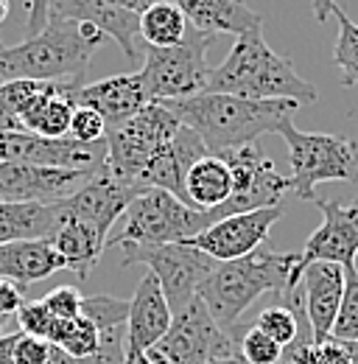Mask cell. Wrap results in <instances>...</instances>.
Segmentation results:
<instances>
[{"instance_id":"11","label":"cell","mask_w":358,"mask_h":364,"mask_svg":"<svg viewBox=\"0 0 358 364\" xmlns=\"http://www.w3.org/2000/svg\"><path fill=\"white\" fill-rule=\"evenodd\" d=\"M154 350H160L174 364H207L213 356L238 350V339L216 325L207 306L196 294L182 311L174 314L171 328Z\"/></svg>"},{"instance_id":"38","label":"cell","mask_w":358,"mask_h":364,"mask_svg":"<svg viewBox=\"0 0 358 364\" xmlns=\"http://www.w3.org/2000/svg\"><path fill=\"white\" fill-rule=\"evenodd\" d=\"M104 3L112 9H121V11H132V14H143L151 6V0H104Z\"/></svg>"},{"instance_id":"4","label":"cell","mask_w":358,"mask_h":364,"mask_svg":"<svg viewBox=\"0 0 358 364\" xmlns=\"http://www.w3.org/2000/svg\"><path fill=\"white\" fill-rule=\"evenodd\" d=\"M104 40L107 37L87 23L48 20L40 34L26 37L11 48L0 46V85L17 79L82 82Z\"/></svg>"},{"instance_id":"14","label":"cell","mask_w":358,"mask_h":364,"mask_svg":"<svg viewBox=\"0 0 358 364\" xmlns=\"http://www.w3.org/2000/svg\"><path fill=\"white\" fill-rule=\"evenodd\" d=\"M137 193H143V188H137L134 182H126L115 177L107 166L98 168L73 196L62 199V208L67 216L82 219L98 230L104 238H109V232L115 230L118 219L126 213L129 202Z\"/></svg>"},{"instance_id":"8","label":"cell","mask_w":358,"mask_h":364,"mask_svg":"<svg viewBox=\"0 0 358 364\" xmlns=\"http://www.w3.org/2000/svg\"><path fill=\"white\" fill-rule=\"evenodd\" d=\"M182 121L166 104H148L129 121L109 127L104 135L107 146V168L126 182L140 188V174L148 160L179 132Z\"/></svg>"},{"instance_id":"16","label":"cell","mask_w":358,"mask_h":364,"mask_svg":"<svg viewBox=\"0 0 358 364\" xmlns=\"http://www.w3.org/2000/svg\"><path fill=\"white\" fill-rule=\"evenodd\" d=\"M92 174L70 168H45L28 163H0V199L6 202H62Z\"/></svg>"},{"instance_id":"10","label":"cell","mask_w":358,"mask_h":364,"mask_svg":"<svg viewBox=\"0 0 358 364\" xmlns=\"http://www.w3.org/2000/svg\"><path fill=\"white\" fill-rule=\"evenodd\" d=\"M222 157L232 171V196L224 202L222 208L207 210L210 225L224 219V216H232V213H246V210L283 205V196L291 191V182L274 168V163L255 143L229 149Z\"/></svg>"},{"instance_id":"36","label":"cell","mask_w":358,"mask_h":364,"mask_svg":"<svg viewBox=\"0 0 358 364\" xmlns=\"http://www.w3.org/2000/svg\"><path fill=\"white\" fill-rule=\"evenodd\" d=\"M23 303H26V291L17 283L0 277V317H14Z\"/></svg>"},{"instance_id":"40","label":"cell","mask_w":358,"mask_h":364,"mask_svg":"<svg viewBox=\"0 0 358 364\" xmlns=\"http://www.w3.org/2000/svg\"><path fill=\"white\" fill-rule=\"evenodd\" d=\"M17 336H20V331H14V333H3V336H0V364H14L11 362V350H14Z\"/></svg>"},{"instance_id":"6","label":"cell","mask_w":358,"mask_h":364,"mask_svg":"<svg viewBox=\"0 0 358 364\" xmlns=\"http://www.w3.org/2000/svg\"><path fill=\"white\" fill-rule=\"evenodd\" d=\"M277 135L288 146L291 163V191L313 202V191L322 182H356L358 180V140L330 132H303L286 118L277 127Z\"/></svg>"},{"instance_id":"31","label":"cell","mask_w":358,"mask_h":364,"mask_svg":"<svg viewBox=\"0 0 358 364\" xmlns=\"http://www.w3.org/2000/svg\"><path fill=\"white\" fill-rule=\"evenodd\" d=\"M14 317H17V325H20L23 333L45 339V342H53V336L59 331V319L45 309L43 300H26Z\"/></svg>"},{"instance_id":"26","label":"cell","mask_w":358,"mask_h":364,"mask_svg":"<svg viewBox=\"0 0 358 364\" xmlns=\"http://www.w3.org/2000/svg\"><path fill=\"white\" fill-rule=\"evenodd\" d=\"M185 196H188V205L196 210L222 208L232 196V171L224 163L222 154H205L188 168Z\"/></svg>"},{"instance_id":"21","label":"cell","mask_w":358,"mask_h":364,"mask_svg":"<svg viewBox=\"0 0 358 364\" xmlns=\"http://www.w3.org/2000/svg\"><path fill=\"white\" fill-rule=\"evenodd\" d=\"M207 154V149L202 146L199 135L188 127H179V132L151 160L148 166L143 168L140 174V188H160V191H168L174 193L179 202L188 205V196H185V177H188V168L202 160ZM190 208V205H188Z\"/></svg>"},{"instance_id":"41","label":"cell","mask_w":358,"mask_h":364,"mask_svg":"<svg viewBox=\"0 0 358 364\" xmlns=\"http://www.w3.org/2000/svg\"><path fill=\"white\" fill-rule=\"evenodd\" d=\"M207 364H246L244 362V356H241V350H232V353H222V356H213Z\"/></svg>"},{"instance_id":"34","label":"cell","mask_w":358,"mask_h":364,"mask_svg":"<svg viewBox=\"0 0 358 364\" xmlns=\"http://www.w3.org/2000/svg\"><path fill=\"white\" fill-rule=\"evenodd\" d=\"M45 309L59 319V322H67V319H76L82 314V306H85V294L76 289V286H59L53 291H48L43 297Z\"/></svg>"},{"instance_id":"9","label":"cell","mask_w":358,"mask_h":364,"mask_svg":"<svg viewBox=\"0 0 358 364\" xmlns=\"http://www.w3.org/2000/svg\"><path fill=\"white\" fill-rule=\"evenodd\" d=\"M121 252H124V261H121L124 267L143 264L157 277L171 314L182 311L199 294L202 280L216 267L213 258H207L205 252L193 250L185 241L163 244V247H121Z\"/></svg>"},{"instance_id":"15","label":"cell","mask_w":358,"mask_h":364,"mask_svg":"<svg viewBox=\"0 0 358 364\" xmlns=\"http://www.w3.org/2000/svg\"><path fill=\"white\" fill-rule=\"evenodd\" d=\"M313 202L322 210V225L313 230L311 238L305 241V247L300 252V264H297L300 274L313 261L339 264L345 272L356 269L358 213H353L342 202H325V199H313Z\"/></svg>"},{"instance_id":"45","label":"cell","mask_w":358,"mask_h":364,"mask_svg":"<svg viewBox=\"0 0 358 364\" xmlns=\"http://www.w3.org/2000/svg\"><path fill=\"white\" fill-rule=\"evenodd\" d=\"M134 364H151V362H148V359H146V356H143V359H137V362H134Z\"/></svg>"},{"instance_id":"13","label":"cell","mask_w":358,"mask_h":364,"mask_svg":"<svg viewBox=\"0 0 358 364\" xmlns=\"http://www.w3.org/2000/svg\"><path fill=\"white\" fill-rule=\"evenodd\" d=\"M283 213H286V205L232 213V216L213 222L199 235L188 238L185 244H190L193 250L205 252L213 261H235V258H244V255L255 252L258 247H264L271 228L283 219Z\"/></svg>"},{"instance_id":"23","label":"cell","mask_w":358,"mask_h":364,"mask_svg":"<svg viewBox=\"0 0 358 364\" xmlns=\"http://www.w3.org/2000/svg\"><path fill=\"white\" fill-rule=\"evenodd\" d=\"M62 269L65 261L56 255L48 238L0 244V277L17 283L20 289H26L28 283H40Z\"/></svg>"},{"instance_id":"2","label":"cell","mask_w":358,"mask_h":364,"mask_svg":"<svg viewBox=\"0 0 358 364\" xmlns=\"http://www.w3.org/2000/svg\"><path fill=\"white\" fill-rule=\"evenodd\" d=\"M300 252H274L266 244L255 252L216 261L210 274L199 286V300L207 306L216 325L235 336L241 314L264 294H283L286 289L300 283Z\"/></svg>"},{"instance_id":"42","label":"cell","mask_w":358,"mask_h":364,"mask_svg":"<svg viewBox=\"0 0 358 364\" xmlns=\"http://www.w3.org/2000/svg\"><path fill=\"white\" fill-rule=\"evenodd\" d=\"M146 359H148L151 364H174V362H168V359H166V356H163L160 350H154V348H151V350L146 353Z\"/></svg>"},{"instance_id":"1","label":"cell","mask_w":358,"mask_h":364,"mask_svg":"<svg viewBox=\"0 0 358 364\" xmlns=\"http://www.w3.org/2000/svg\"><path fill=\"white\" fill-rule=\"evenodd\" d=\"M182 127L193 129L207 154H224L238 146H249L261 135L277 132V127L297 112V101L274 98L252 101L227 92H199L179 101H163Z\"/></svg>"},{"instance_id":"27","label":"cell","mask_w":358,"mask_h":364,"mask_svg":"<svg viewBox=\"0 0 358 364\" xmlns=\"http://www.w3.org/2000/svg\"><path fill=\"white\" fill-rule=\"evenodd\" d=\"M190 34V23L177 9L174 0H151V6L140 14V40L148 48L182 46Z\"/></svg>"},{"instance_id":"37","label":"cell","mask_w":358,"mask_h":364,"mask_svg":"<svg viewBox=\"0 0 358 364\" xmlns=\"http://www.w3.org/2000/svg\"><path fill=\"white\" fill-rule=\"evenodd\" d=\"M28 9V20H26V28H28V37L40 34L48 23V0H28L26 3Z\"/></svg>"},{"instance_id":"7","label":"cell","mask_w":358,"mask_h":364,"mask_svg":"<svg viewBox=\"0 0 358 364\" xmlns=\"http://www.w3.org/2000/svg\"><path fill=\"white\" fill-rule=\"evenodd\" d=\"M216 37L190 28L188 40L174 48H148L143 50V68L137 70L151 104L179 101L199 95L207 87L210 65L207 48Z\"/></svg>"},{"instance_id":"12","label":"cell","mask_w":358,"mask_h":364,"mask_svg":"<svg viewBox=\"0 0 358 364\" xmlns=\"http://www.w3.org/2000/svg\"><path fill=\"white\" fill-rule=\"evenodd\" d=\"M0 163H28L45 168H70L95 174L107 163L104 140L95 146L70 137H43L34 132H0Z\"/></svg>"},{"instance_id":"25","label":"cell","mask_w":358,"mask_h":364,"mask_svg":"<svg viewBox=\"0 0 358 364\" xmlns=\"http://www.w3.org/2000/svg\"><path fill=\"white\" fill-rule=\"evenodd\" d=\"M62 202H6L0 199V244L50 238L62 225Z\"/></svg>"},{"instance_id":"43","label":"cell","mask_w":358,"mask_h":364,"mask_svg":"<svg viewBox=\"0 0 358 364\" xmlns=\"http://www.w3.org/2000/svg\"><path fill=\"white\" fill-rule=\"evenodd\" d=\"M9 11H11V3H9V0H0V26L6 23V17H9Z\"/></svg>"},{"instance_id":"29","label":"cell","mask_w":358,"mask_h":364,"mask_svg":"<svg viewBox=\"0 0 358 364\" xmlns=\"http://www.w3.org/2000/svg\"><path fill=\"white\" fill-rule=\"evenodd\" d=\"M333 17L339 20V37H336V48H333V62L342 70V85L353 87L358 85V26L336 6Z\"/></svg>"},{"instance_id":"30","label":"cell","mask_w":358,"mask_h":364,"mask_svg":"<svg viewBox=\"0 0 358 364\" xmlns=\"http://www.w3.org/2000/svg\"><path fill=\"white\" fill-rule=\"evenodd\" d=\"M330 336L342 342L358 339V269L345 272V294H342V306H339Z\"/></svg>"},{"instance_id":"44","label":"cell","mask_w":358,"mask_h":364,"mask_svg":"<svg viewBox=\"0 0 358 364\" xmlns=\"http://www.w3.org/2000/svg\"><path fill=\"white\" fill-rule=\"evenodd\" d=\"M347 208H350L353 213H358V196H356V199H353V202H350V205H347Z\"/></svg>"},{"instance_id":"3","label":"cell","mask_w":358,"mask_h":364,"mask_svg":"<svg viewBox=\"0 0 358 364\" xmlns=\"http://www.w3.org/2000/svg\"><path fill=\"white\" fill-rule=\"evenodd\" d=\"M205 92H227L252 101L286 98L297 104H311L319 98V90L311 82L303 79L286 56L266 46L264 28L235 37L227 59L219 68H210Z\"/></svg>"},{"instance_id":"19","label":"cell","mask_w":358,"mask_h":364,"mask_svg":"<svg viewBox=\"0 0 358 364\" xmlns=\"http://www.w3.org/2000/svg\"><path fill=\"white\" fill-rule=\"evenodd\" d=\"M73 104L95 109L109 129V127L129 121L151 101L146 95L140 73H118V76H107L90 85H79L73 92Z\"/></svg>"},{"instance_id":"35","label":"cell","mask_w":358,"mask_h":364,"mask_svg":"<svg viewBox=\"0 0 358 364\" xmlns=\"http://www.w3.org/2000/svg\"><path fill=\"white\" fill-rule=\"evenodd\" d=\"M50 345L53 342H45L37 336H28L20 331L17 342H14V350H11V362L14 364H45L48 353H50Z\"/></svg>"},{"instance_id":"5","label":"cell","mask_w":358,"mask_h":364,"mask_svg":"<svg viewBox=\"0 0 358 364\" xmlns=\"http://www.w3.org/2000/svg\"><path fill=\"white\" fill-rule=\"evenodd\" d=\"M121 228L112 230L107 247H163L182 244L205 228H210L207 210L188 208L174 193L160 188H146L137 193L126 213L121 216Z\"/></svg>"},{"instance_id":"18","label":"cell","mask_w":358,"mask_h":364,"mask_svg":"<svg viewBox=\"0 0 358 364\" xmlns=\"http://www.w3.org/2000/svg\"><path fill=\"white\" fill-rule=\"evenodd\" d=\"M48 20L65 23H87L95 26L104 37L115 40L129 62L140 59L137 40H140V14L121 11L107 6L104 0H48Z\"/></svg>"},{"instance_id":"20","label":"cell","mask_w":358,"mask_h":364,"mask_svg":"<svg viewBox=\"0 0 358 364\" xmlns=\"http://www.w3.org/2000/svg\"><path fill=\"white\" fill-rule=\"evenodd\" d=\"M303 300H305V317L311 325L313 345L330 339L333 322L342 306L345 294V269L339 264L313 261L303 269Z\"/></svg>"},{"instance_id":"32","label":"cell","mask_w":358,"mask_h":364,"mask_svg":"<svg viewBox=\"0 0 358 364\" xmlns=\"http://www.w3.org/2000/svg\"><path fill=\"white\" fill-rule=\"evenodd\" d=\"M238 350H241V356H244L246 364H280L283 362V348H280L274 339H268L264 331H258L255 325L241 333Z\"/></svg>"},{"instance_id":"24","label":"cell","mask_w":358,"mask_h":364,"mask_svg":"<svg viewBox=\"0 0 358 364\" xmlns=\"http://www.w3.org/2000/svg\"><path fill=\"white\" fill-rule=\"evenodd\" d=\"M48 241L56 250V255L65 261V269H70L82 280L98 267V261L107 250V238L98 230L82 219L67 216V213H65L62 225L50 232Z\"/></svg>"},{"instance_id":"22","label":"cell","mask_w":358,"mask_h":364,"mask_svg":"<svg viewBox=\"0 0 358 364\" xmlns=\"http://www.w3.org/2000/svg\"><path fill=\"white\" fill-rule=\"evenodd\" d=\"M177 9L185 14L190 28L219 37V34H246L255 28H264V20L258 11L249 9L246 0H174Z\"/></svg>"},{"instance_id":"46","label":"cell","mask_w":358,"mask_h":364,"mask_svg":"<svg viewBox=\"0 0 358 364\" xmlns=\"http://www.w3.org/2000/svg\"><path fill=\"white\" fill-rule=\"evenodd\" d=\"M280 364H288V362H286V359H283V362H280Z\"/></svg>"},{"instance_id":"28","label":"cell","mask_w":358,"mask_h":364,"mask_svg":"<svg viewBox=\"0 0 358 364\" xmlns=\"http://www.w3.org/2000/svg\"><path fill=\"white\" fill-rule=\"evenodd\" d=\"M53 345H59L73 362L79 359H87L98 350L101 345V333L98 328L92 325V319H87L85 314H79L76 319H67V322H59V331L53 336Z\"/></svg>"},{"instance_id":"39","label":"cell","mask_w":358,"mask_h":364,"mask_svg":"<svg viewBox=\"0 0 358 364\" xmlns=\"http://www.w3.org/2000/svg\"><path fill=\"white\" fill-rule=\"evenodd\" d=\"M313 17L316 23H327L333 17V9H336V0H311Z\"/></svg>"},{"instance_id":"33","label":"cell","mask_w":358,"mask_h":364,"mask_svg":"<svg viewBox=\"0 0 358 364\" xmlns=\"http://www.w3.org/2000/svg\"><path fill=\"white\" fill-rule=\"evenodd\" d=\"M104 135H107V124L95 109H90V107H76L73 109L70 129H67L70 140L85 143V146H95V143L104 140Z\"/></svg>"},{"instance_id":"17","label":"cell","mask_w":358,"mask_h":364,"mask_svg":"<svg viewBox=\"0 0 358 364\" xmlns=\"http://www.w3.org/2000/svg\"><path fill=\"white\" fill-rule=\"evenodd\" d=\"M171 309L166 303V294L157 283V277L148 272L134 289L129 300V317H126V364L143 359L171 328Z\"/></svg>"}]
</instances>
